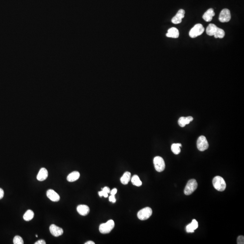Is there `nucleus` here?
Listing matches in <instances>:
<instances>
[{"mask_svg": "<svg viewBox=\"0 0 244 244\" xmlns=\"http://www.w3.org/2000/svg\"><path fill=\"white\" fill-rule=\"evenodd\" d=\"M207 34L209 36H213L215 38L222 39L225 36V33L224 30L218 27L216 25L210 24L207 28Z\"/></svg>", "mask_w": 244, "mask_h": 244, "instance_id": "f257e3e1", "label": "nucleus"}, {"mask_svg": "<svg viewBox=\"0 0 244 244\" xmlns=\"http://www.w3.org/2000/svg\"><path fill=\"white\" fill-rule=\"evenodd\" d=\"M213 186L214 188L218 191L222 192L226 188V184L222 177L217 176L214 177L213 180Z\"/></svg>", "mask_w": 244, "mask_h": 244, "instance_id": "f03ea898", "label": "nucleus"}, {"mask_svg": "<svg viewBox=\"0 0 244 244\" xmlns=\"http://www.w3.org/2000/svg\"><path fill=\"white\" fill-rule=\"evenodd\" d=\"M115 226V222L114 221L109 220L107 222L101 224L100 226V231L102 234H108L113 229Z\"/></svg>", "mask_w": 244, "mask_h": 244, "instance_id": "7ed1b4c3", "label": "nucleus"}, {"mask_svg": "<svg viewBox=\"0 0 244 244\" xmlns=\"http://www.w3.org/2000/svg\"><path fill=\"white\" fill-rule=\"evenodd\" d=\"M204 28L203 25L198 24L195 25L193 28H191L189 32V35L191 38H195L200 36L204 33Z\"/></svg>", "mask_w": 244, "mask_h": 244, "instance_id": "20e7f679", "label": "nucleus"}, {"mask_svg": "<svg viewBox=\"0 0 244 244\" xmlns=\"http://www.w3.org/2000/svg\"><path fill=\"white\" fill-rule=\"evenodd\" d=\"M198 187V183L195 179H191L188 182L185 187L184 193L186 195H191Z\"/></svg>", "mask_w": 244, "mask_h": 244, "instance_id": "39448f33", "label": "nucleus"}, {"mask_svg": "<svg viewBox=\"0 0 244 244\" xmlns=\"http://www.w3.org/2000/svg\"><path fill=\"white\" fill-rule=\"evenodd\" d=\"M152 209L149 207H146L141 209L138 212V216L139 219L144 221L148 219L152 215Z\"/></svg>", "mask_w": 244, "mask_h": 244, "instance_id": "423d86ee", "label": "nucleus"}, {"mask_svg": "<svg viewBox=\"0 0 244 244\" xmlns=\"http://www.w3.org/2000/svg\"><path fill=\"white\" fill-rule=\"evenodd\" d=\"M155 168L159 172L164 171L165 169V163L164 160L161 156H157L155 157L153 160Z\"/></svg>", "mask_w": 244, "mask_h": 244, "instance_id": "0eeeda50", "label": "nucleus"}, {"mask_svg": "<svg viewBox=\"0 0 244 244\" xmlns=\"http://www.w3.org/2000/svg\"><path fill=\"white\" fill-rule=\"evenodd\" d=\"M197 146L198 150L201 151H204L208 149L209 144L205 136H201L198 138Z\"/></svg>", "mask_w": 244, "mask_h": 244, "instance_id": "6e6552de", "label": "nucleus"}, {"mask_svg": "<svg viewBox=\"0 0 244 244\" xmlns=\"http://www.w3.org/2000/svg\"><path fill=\"white\" fill-rule=\"evenodd\" d=\"M231 19L230 11L228 9H224L221 11L219 16V20L221 22H228Z\"/></svg>", "mask_w": 244, "mask_h": 244, "instance_id": "1a4fd4ad", "label": "nucleus"}, {"mask_svg": "<svg viewBox=\"0 0 244 244\" xmlns=\"http://www.w3.org/2000/svg\"><path fill=\"white\" fill-rule=\"evenodd\" d=\"M49 230L52 235L55 237H59L64 233V230L62 228H59L54 224H52L50 226Z\"/></svg>", "mask_w": 244, "mask_h": 244, "instance_id": "9d476101", "label": "nucleus"}, {"mask_svg": "<svg viewBox=\"0 0 244 244\" xmlns=\"http://www.w3.org/2000/svg\"><path fill=\"white\" fill-rule=\"evenodd\" d=\"M185 10L180 9L176 15L172 19V22L174 24H180L182 22V19L185 17Z\"/></svg>", "mask_w": 244, "mask_h": 244, "instance_id": "9b49d317", "label": "nucleus"}, {"mask_svg": "<svg viewBox=\"0 0 244 244\" xmlns=\"http://www.w3.org/2000/svg\"><path fill=\"white\" fill-rule=\"evenodd\" d=\"M46 194L48 198L52 202H58L60 199V197L58 194L56 193L53 189H49L47 191Z\"/></svg>", "mask_w": 244, "mask_h": 244, "instance_id": "f8f14e48", "label": "nucleus"}, {"mask_svg": "<svg viewBox=\"0 0 244 244\" xmlns=\"http://www.w3.org/2000/svg\"><path fill=\"white\" fill-rule=\"evenodd\" d=\"M79 214L83 216H86L90 213V208L86 205H80L76 208Z\"/></svg>", "mask_w": 244, "mask_h": 244, "instance_id": "ddd939ff", "label": "nucleus"}, {"mask_svg": "<svg viewBox=\"0 0 244 244\" xmlns=\"http://www.w3.org/2000/svg\"><path fill=\"white\" fill-rule=\"evenodd\" d=\"M193 118L192 116L181 117L178 120V124L181 127H184L186 124H189L190 122L193 121Z\"/></svg>", "mask_w": 244, "mask_h": 244, "instance_id": "4468645a", "label": "nucleus"}, {"mask_svg": "<svg viewBox=\"0 0 244 244\" xmlns=\"http://www.w3.org/2000/svg\"><path fill=\"white\" fill-rule=\"evenodd\" d=\"M48 177V171L45 168H42L40 170L37 174V179L40 181H43L46 180Z\"/></svg>", "mask_w": 244, "mask_h": 244, "instance_id": "2eb2a0df", "label": "nucleus"}, {"mask_svg": "<svg viewBox=\"0 0 244 244\" xmlns=\"http://www.w3.org/2000/svg\"><path fill=\"white\" fill-rule=\"evenodd\" d=\"M215 16V12L212 8L209 9L206 12H205L203 16V18L206 22H210L213 19V17Z\"/></svg>", "mask_w": 244, "mask_h": 244, "instance_id": "dca6fc26", "label": "nucleus"}, {"mask_svg": "<svg viewBox=\"0 0 244 244\" xmlns=\"http://www.w3.org/2000/svg\"><path fill=\"white\" fill-rule=\"evenodd\" d=\"M166 36L169 38H178L179 36V31L178 29L175 27H172L168 29V33Z\"/></svg>", "mask_w": 244, "mask_h": 244, "instance_id": "f3484780", "label": "nucleus"}, {"mask_svg": "<svg viewBox=\"0 0 244 244\" xmlns=\"http://www.w3.org/2000/svg\"><path fill=\"white\" fill-rule=\"evenodd\" d=\"M80 176V174L79 172L73 171V172L71 173L69 175L67 176V180L68 182H74L75 181L77 180Z\"/></svg>", "mask_w": 244, "mask_h": 244, "instance_id": "a211bd4d", "label": "nucleus"}, {"mask_svg": "<svg viewBox=\"0 0 244 244\" xmlns=\"http://www.w3.org/2000/svg\"><path fill=\"white\" fill-rule=\"evenodd\" d=\"M131 173L129 172H126L124 173L123 175L122 176L120 179L121 182L123 185H127L131 180Z\"/></svg>", "mask_w": 244, "mask_h": 244, "instance_id": "6ab92c4d", "label": "nucleus"}, {"mask_svg": "<svg viewBox=\"0 0 244 244\" xmlns=\"http://www.w3.org/2000/svg\"><path fill=\"white\" fill-rule=\"evenodd\" d=\"M34 215L33 211L31 210H28L25 212L23 216V219L25 221H29L33 219Z\"/></svg>", "mask_w": 244, "mask_h": 244, "instance_id": "aec40b11", "label": "nucleus"}, {"mask_svg": "<svg viewBox=\"0 0 244 244\" xmlns=\"http://www.w3.org/2000/svg\"><path fill=\"white\" fill-rule=\"evenodd\" d=\"M182 147L181 144L180 143H174L172 145L171 149L172 151L175 155H178L180 152V147Z\"/></svg>", "mask_w": 244, "mask_h": 244, "instance_id": "412c9836", "label": "nucleus"}, {"mask_svg": "<svg viewBox=\"0 0 244 244\" xmlns=\"http://www.w3.org/2000/svg\"><path fill=\"white\" fill-rule=\"evenodd\" d=\"M131 181L133 185L136 186L140 187L142 185V182L140 180L138 175H133Z\"/></svg>", "mask_w": 244, "mask_h": 244, "instance_id": "4be33fe9", "label": "nucleus"}, {"mask_svg": "<svg viewBox=\"0 0 244 244\" xmlns=\"http://www.w3.org/2000/svg\"><path fill=\"white\" fill-rule=\"evenodd\" d=\"M13 243L14 244H23L24 240L21 237L19 236H16L13 239Z\"/></svg>", "mask_w": 244, "mask_h": 244, "instance_id": "5701e85b", "label": "nucleus"}, {"mask_svg": "<svg viewBox=\"0 0 244 244\" xmlns=\"http://www.w3.org/2000/svg\"><path fill=\"white\" fill-rule=\"evenodd\" d=\"M190 224H191V226H192V228H193L194 230L197 229L198 228V222L196 220H193Z\"/></svg>", "mask_w": 244, "mask_h": 244, "instance_id": "b1692460", "label": "nucleus"}, {"mask_svg": "<svg viewBox=\"0 0 244 244\" xmlns=\"http://www.w3.org/2000/svg\"><path fill=\"white\" fill-rule=\"evenodd\" d=\"M237 243L238 244H244V236H240L238 237L237 240Z\"/></svg>", "mask_w": 244, "mask_h": 244, "instance_id": "393cba45", "label": "nucleus"}, {"mask_svg": "<svg viewBox=\"0 0 244 244\" xmlns=\"http://www.w3.org/2000/svg\"><path fill=\"white\" fill-rule=\"evenodd\" d=\"M186 231L188 233H193V232H194V231H195L192 228L190 223L186 226Z\"/></svg>", "mask_w": 244, "mask_h": 244, "instance_id": "a878e982", "label": "nucleus"}, {"mask_svg": "<svg viewBox=\"0 0 244 244\" xmlns=\"http://www.w3.org/2000/svg\"><path fill=\"white\" fill-rule=\"evenodd\" d=\"M98 194L100 197L104 196L105 198H107L108 197V194L103 190L99 192Z\"/></svg>", "mask_w": 244, "mask_h": 244, "instance_id": "bb28decb", "label": "nucleus"}, {"mask_svg": "<svg viewBox=\"0 0 244 244\" xmlns=\"http://www.w3.org/2000/svg\"><path fill=\"white\" fill-rule=\"evenodd\" d=\"M109 201L113 203H115L116 199L115 195H110L109 197Z\"/></svg>", "mask_w": 244, "mask_h": 244, "instance_id": "cd10ccee", "label": "nucleus"}, {"mask_svg": "<svg viewBox=\"0 0 244 244\" xmlns=\"http://www.w3.org/2000/svg\"><path fill=\"white\" fill-rule=\"evenodd\" d=\"M35 244H46V243L45 242V240H38L37 241V242H35L34 243Z\"/></svg>", "mask_w": 244, "mask_h": 244, "instance_id": "c85d7f7f", "label": "nucleus"}, {"mask_svg": "<svg viewBox=\"0 0 244 244\" xmlns=\"http://www.w3.org/2000/svg\"><path fill=\"white\" fill-rule=\"evenodd\" d=\"M4 196V190L1 188H0V199H2Z\"/></svg>", "mask_w": 244, "mask_h": 244, "instance_id": "c756f323", "label": "nucleus"}, {"mask_svg": "<svg viewBox=\"0 0 244 244\" xmlns=\"http://www.w3.org/2000/svg\"><path fill=\"white\" fill-rule=\"evenodd\" d=\"M117 192V189H116L115 188L112 189V190L110 191V193L111 195H115L116 194Z\"/></svg>", "mask_w": 244, "mask_h": 244, "instance_id": "7c9ffc66", "label": "nucleus"}, {"mask_svg": "<svg viewBox=\"0 0 244 244\" xmlns=\"http://www.w3.org/2000/svg\"><path fill=\"white\" fill-rule=\"evenodd\" d=\"M102 190H104V191H105V192L107 193L108 194L110 193V189H109V188L108 187H104V188L102 189Z\"/></svg>", "mask_w": 244, "mask_h": 244, "instance_id": "2f4dec72", "label": "nucleus"}, {"mask_svg": "<svg viewBox=\"0 0 244 244\" xmlns=\"http://www.w3.org/2000/svg\"><path fill=\"white\" fill-rule=\"evenodd\" d=\"M95 244V243H94V242L92 241H87V242L85 243V244Z\"/></svg>", "mask_w": 244, "mask_h": 244, "instance_id": "473e14b6", "label": "nucleus"}, {"mask_svg": "<svg viewBox=\"0 0 244 244\" xmlns=\"http://www.w3.org/2000/svg\"><path fill=\"white\" fill-rule=\"evenodd\" d=\"M36 236V237H38V236H37V235H36V236Z\"/></svg>", "mask_w": 244, "mask_h": 244, "instance_id": "72a5a7b5", "label": "nucleus"}]
</instances>
